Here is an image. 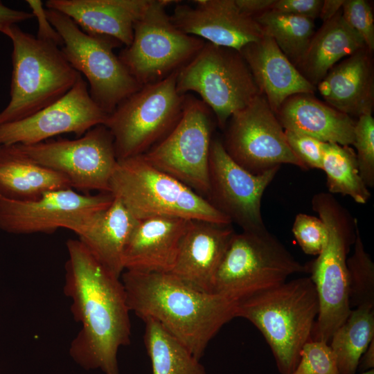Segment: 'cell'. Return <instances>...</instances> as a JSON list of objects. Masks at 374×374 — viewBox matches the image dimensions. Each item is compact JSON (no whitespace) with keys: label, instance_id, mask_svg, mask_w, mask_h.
<instances>
[{"label":"cell","instance_id":"19","mask_svg":"<svg viewBox=\"0 0 374 374\" xmlns=\"http://www.w3.org/2000/svg\"><path fill=\"white\" fill-rule=\"evenodd\" d=\"M235 233L231 224L191 220L170 273L197 290L213 293L215 274Z\"/></svg>","mask_w":374,"mask_h":374},{"label":"cell","instance_id":"6","mask_svg":"<svg viewBox=\"0 0 374 374\" xmlns=\"http://www.w3.org/2000/svg\"><path fill=\"white\" fill-rule=\"evenodd\" d=\"M267 228L235 233L215 276L213 293L235 303L308 273Z\"/></svg>","mask_w":374,"mask_h":374},{"label":"cell","instance_id":"16","mask_svg":"<svg viewBox=\"0 0 374 374\" xmlns=\"http://www.w3.org/2000/svg\"><path fill=\"white\" fill-rule=\"evenodd\" d=\"M280 168L253 175L230 157L221 140L213 137L208 157L207 199L242 231L264 229L266 226L261 213L262 195Z\"/></svg>","mask_w":374,"mask_h":374},{"label":"cell","instance_id":"31","mask_svg":"<svg viewBox=\"0 0 374 374\" xmlns=\"http://www.w3.org/2000/svg\"><path fill=\"white\" fill-rule=\"evenodd\" d=\"M265 35L271 37L287 59L299 63L314 33V19L269 10L253 17Z\"/></svg>","mask_w":374,"mask_h":374},{"label":"cell","instance_id":"2","mask_svg":"<svg viewBox=\"0 0 374 374\" xmlns=\"http://www.w3.org/2000/svg\"><path fill=\"white\" fill-rule=\"evenodd\" d=\"M130 311L150 318L198 359L224 325L235 318L236 303L197 290L170 272L125 270L121 276Z\"/></svg>","mask_w":374,"mask_h":374},{"label":"cell","instance_id":"44","mask_svg":"<svg viewBox=\"0 0 374 374\" xmlns=\"http://www.w3.org/2000/svg\"><path fill=\"white\" fill-rule=\"evenodd\" d=\"M360 374H374L373 368L362 372Z\"/></svg>","mask_w":374,"mask_h":374},{"label":"cell","instance_id":"42","mask_svg":"<svg viewBox=\"0 0 374 374\" xmlns=\"http://www.w3.org/2000/svg\"><path fill=\"white\" fill-rule=\"evenodd\" d=\"M345 0H324L320 10L319 16L323 22L332 18L339 12Z\"/></svg>","mask_w":374,"mask_h":374},{"label":"cell","instance_id":"35","mask_svg":"<svg viewBox=\"0 0 374 374\" xmlns=\"http://www.w3.org/2000/svg\"><path fill=\"white\" fill-rule=\"evenodd\" d=\"M292 231L305 253L312 256L320 254L327 241L328 233L319 217L299 213L295 217Z\"/></svg>","mask_w":374,"mask_h":374},{"label":"cell","instance_id":"15","mask_svg":"<svg viewBox=\"0 0 374 374\" xmlns=\"http://www.w3.org/2000/svg\"><path fill=\"white\" fill-rule=\"evenodd\" d=\"M113 200L110 193L81 194L72 188L49 191L31 201L12 200L0 195V229L30 234L52 233L64 228L75 233Z\"/></svg>","mask_w":374,"mask_h":374},{"label":"cell","instance_id":"4","mask_svg":"<svg viewBox=\"0 0 374 374\" xmlns=\"http://www.w3.org/2000/svg\"><path fill=\"white\" fill-rule=\"evenodd\" d=\"M10 99L0 112V125L33 115L63 97L81 75L67 62L57 44L11 27Z\"/></svg>","mask_w":374,"mask_h":374},{"label":"cell","instance_id":"32","mask_svg":"<svg viewBox=\"0 0 374 374\" xmlns=\"http://www.w3.org/2000/svg\"><path fill=\"white\" fill-rule=\"evenodd\" d=\"M357 224L353 252L347 258L350 308L374 304V264L366 251Z\"/></svg>","mask_w":374,"mask_h":374},{"label":"cell","instance_id":"39","mask_svg":"<svg viewBox=\"0 0 374 374\" xmlns=\"http://www.w3.org/2000/svg\"><path fill=\"white\" fill-rule=\"evenodd\" d=\"M26 3L32 9V13L38 21L39 29L37 37L40 39L51 41L58 46H62V41L56 30L52 26L46 15V10L42 3L38 0H28Z\"/></svg>","mask_w":374,"mask_h":374},{"label":"cell","instance_id":"20","mask_svg":"<svg viewBox=\"0 0 374 374\" xmlns=\"http://www.w3.org/2000/svg\"><path fill=\"white\" fill-rule=\"evenodd\" d=\"M191 220L153 217L139 220L125 249V270L170 272Z\"/></svg>","mask_w":374,"mask_h":374},{"label":"cell","instance_id":"26","mask_svg":"<svg viewBox=\"0 0 374 374\" xmlns=\"http://www.w3.org/2000/svg\"><path fill=\"white\" fill-rule=\"evenodd\" d=\"M66 188L71 186L64 176L33 161L17 144L0 145L1 196L31 201L47 192Z\"/></svg>","mask_w":374,"mask_h":374},{"label":"cell","instance_id":"1","mask_svg":"<svg viewBox=\"0 0 374 374\" xmlns=\"http://www.w3.org/2000/svg\"><path fill=\"white\" fill-rule=\"evenodd\" d=\"M64 292L72 301L71 312L81 329L69 354L85 369L100 368L119 374L118 349L130 344L131 323L121 278L110 273L80 240L66 241Z\"/></svg>","mask_w":374,"mask_h":374},{"label":"cell","instance_id":"11","mask_svg":"<svg viewBox=\"0 0 374 374\" xmlns=\"http://www.w3.org/2000/svg\"><path fill=\"white\" fill-rule=\"evenodd\" d=\"M177 2L150 0L134 24L131 44L118 55L141 86L161 80L179 71L206 42L183 33L172 23L166 8Z\"/></svg>","mask_w":374,"mask_h":374},{"label":"cell","instance_id":"7","mask_svg":"<svg viewBox=\"0 0 374 374\" xmlns=\"http://www.w3.org/2000/svg\"><path fill=\"white\" fill-rule=\"evenodd\" d=\"M177 73L143 85L109 114L105 125L113 136L118 160L145 154L176 125L186 96L177 89Z\"/></svg>","mask_w":374,"mask_h":374},{"label":"cell","instance_id":"10","mask_svg":"<svg viewBox=\"0 0 374 374\" xmlns=\"http://www.w3.org/2000/svg\"><path fill=\"white\" fill-rule=\"evenodd\" d=\"M46 15L60 35L61 50L69 64L87 78L93 101L110 114L142 86L130 74L114 48L121 44L114 38L84 32L69 17L46 8Z\"/></svg>","mask_w":374,"mask_h":374},{"label":"cell","instance_id":"36","mask_svg":"<svg viewBox=\"0 0 374 374\" xmlns=\"http://www.w3.org/2000/svg\"><path fill=\"white\" fill-rule=\"evenodd\" d=\"M345 21L362 38L366 48L374 50V18L370 5L364 0H345L341 8Z\"/></svg>","mask_w":374,"mask_h":374},{"label":"cell","instance_id":"13","mask_svg":"<svg viewBox=\"0 0 374 374\" xmlns=\"http://www.w3.org/2000/svg\"><path fill=\"white\" fill-rule=\"evenodd\" d=\"M17 145L35 162L64 176L71 188L109 193L118 159L113 136L105 125L95 126L75 139Z\"/></svg>","mask_w":374,"mask_h":374},{"label":"cell","instance_id":"8","mask_svg":"<svg viewBox=\"0 0 374 374\" xmlns=\"http://www.w3.org/2000/svg\"><path fill=\"white\" fill-rule=\"evenodd\" d=\"M177 89L182 95L197 93L222 130L234 113L261 94L239 51L206 42L178 71Z\"/></svg>","mask_w":374,"mask_h":374},{"label":"cell","instance_id":"40","mask_svg":"<svg viewBox=\"0 0 374 374\" xmlns=\"http://www.w3.org/2000/svg\"><path fill=\"white\" fill-rule=\"evenodd\" d=\"M33 17L32 12L10 8L0 1V33L6 36L12 26Z\"/></svg>","mask_w":374,"mask_h":374},{"label":"cell","instance_id":"14","mask_svg":"<svg viewBox=\"0 0 374 374\" xmlns=\"http://www.w3.org/2000/svg\"><path fill=\"white\" fill-rule=\"evenodd\" d=\"M223 146L230 157L253 175L282 164L308 168L290 149L274 112L263 95L234 113L225 128Z\"/></svg>","mask_w":374,"mask_h":374},{"label":"cell","instance_id":"38","mask_svg":"<svg viewBox=\"0 0 374 374\" xmlns=\"http://www.w3.org/2000/svg\"><path fill=\"white\" fill-rule=\"evenodd\" d=\"M323 0H275L271 10L314 19L319 16Z\"/></svg>","mask_w":374,"mask_h":374},{"label":"cell","instance_id":"41","mask_svg":"<svg viewBox=\"0 0 374 374\" xmlns=\"http://www.w3.org/2000/svg\"><path fill=\"white\" fill-rule=\"evenodd\" d=\"M275 0H235L239 10L244 14L255 17L271 8Z\"/></svg>","mask_w":374,"mask_h":374},{"label":"cell","instance_id":"30","mask_svg":"<svg viewBox=\"0 0 374 374\" xmlns=\"http://www.w3.org/2000/svg\"><path fill=\"white\" fill-rule=\"evenodd\" d=\"M322 170L330 194L349 196L356 203L365 204L371 194L359 175L356 154L350 145L325 143Z\"/></svg>","mask_w":374,"mask_h":374},{"label":"cell","instance_id":"21","mask_svg":"<svg viewBox=\"0 0 374 374\" xmlns=\"http://www.w3.org/2000/svg\"><path fill=\"white\" fill-rule=\"evenodd\" d=\"M240 52L274 114L290 96L316 91V87L301 75L271 37L264 35L244 46Z\"/></svg>","mask_w":374,"mask_h":374},{"label":"cell","instance_id":"29","mask_svg":"<svg viewBox=\"0 0 374 374\" xmlns=\"http://www.w3.org/2000/svg\"><path fill=\"white\" fill-rule=\"evenodd\" d=\"M143 321L144 344L152 374H206L199 359L159 323L150 318Z\"/></svg>","mask_w":374,"mask_h":374},{"label":"cell","instance_id":"18","mask_svg":"<svg viewBox=\"0 0 374 374\" xmlns=\"http://www.w3.org/2000/svg\"><path fill=\"white\" fill-rule=\"evenodd\" d=\"M193 2V6L177 3L170 15L172 23L186 34L239 51L265 35L254 19L239 10L235 0Z\"/></svg>","mask_w":374,"mask_h":374},{"label":"cell","instance_id":"9","mask_svg":"<svg viewBox=\"0 0 374 374\" xmlns=\"http://www.w3.org/2000/svg\"><path fill=\"white\" fill-rule=\"evenodd\" d=\"M319 217L326 227L328 238L320 254L308 264L319 305L312 339L328 344L352 310L346 260L355 240L357 220L339 206L323 208Z\"/></svg>","mask_w":374,"mask_h":374},{"label":"cell","instance_id":"33","mask_svg":"<svg viewBox=\"0 0 374 374\" xmlns=\"http://www.w3.org/2000/svg\"><path fill=\"white\" fill-rule=\"evenodd\" d=\"M359 175L368 188L374 187V118L362 115L355 122L354 141Z\"/></svg>","mask_w":374,"mask_h":374},{"label":"cell","instance_id":"28","mask_svg":"<svg viewBox=\"0 0 374 374\" xmlns=\"http://www.w3.org/2000/svg\"><path fill=\"white\" fill-rule=\"evenodd\" d=\"M373 339L374 304H363L351 310L329 341L339 374H355L362 355Z\"/></svg>","mask_w":374,"mask_h":374},{"label":"cell","instance_id":"17","mask_svg":"<svg viewBox=\"0 0 374 374\" xmlns=\"http://www.w3.org/2000/svg\"><path fill=\"white\" fill-rule=\"evenodd\" d=\"M108 116L91 98L81 75L55 103L26 118L0 125V145H32L66 133L78 138L93 127L105 125Z\"/></svg>","mask_w":374,"mask_h":374},{"label":"cell","instance_id":"24","mask_svg":"<svg viewBox=\"0 0 374 374\" xmlns=\"http://www.w3.org/2000/svg\"><path fill=\"white\" fill-rule=\"evenodd\" d=\"M275 115L284 130L303 134L323 143L353 144L356 121L321 102L314 94L290 96Z\"/></svg>","mask_w":374,"mask_h":374},{"label":"cell","instance_id":"34","mask_svg":"<svg viewBox=\"0 0 374 374\" xmlns=\"http://www.w3.org/2000/svg\"><path fill=\"white\" fill-rule=\"evenodd\" d=\"M290 374H339L329 344L310 339L302 348L299 362Z\"/></svg>","mask_w":374,"mask_h":374},{"label":"cell","instance_id":"23","mask_svg":"<svg viewBox=\"0 0 374 374\" xmlns=\"http://www.w3.org/2000/svg\"><path fill=\"white\" fill-rule=\"evenodd\" d=\"M371 54L364 47L330 69L317 85L328 105L350 117L372 114L374 73Z\"/></svg>","mask_w":374,"mask_h":374},{"label":"cell","instance_id":"37","mask_svg":"<svg viewBox=\"0 0 374 374\" xmlns=\"http://www.w3.org/2000/svg\"><path fill=\"white\" fill-rule=\"evenodd\" d=\"M286 141L295 156L308 169H322L323 142L308 135L284 130Z\"/></svg>","mask_w":374,"mask_h":374},{"label":"cell","instance_id":"3","mask_svg":"<svg viewBox=\"0 0 374 374\" xmlns=\"http://www.w3.org/2000/svg\"><path fill=\"white\" fill-rule=\"evenodd\" d=\"M319 299L310 276L286 281L236 303L235 317L262 334L280 374L296 367L304 344L312 339Z\"/></svg>","mask_w":374,"mask_h":374},{"label":"cell","instance_id":"43","mask_svg":"<svg viewBox=\"0 0 374 374\" xmlns=\"http://www.w3.org/2000/svg\"><path fill=\"white\" fill-rule=\"evenodd\" d=\"M361 366L362 369L364 370V371H366L368 369L370 370V369L373 368V366H374V339L370 343L366 351L362 355L359 360V366Z\"/></svg>","mask_w":374,"mask_h":374},{"label":"cell","instance_id":"27","mask_svg":"<svg viewBox=\"0 0 374 374\" xmlns=\"http://www.w3.org/2000/svg\"><path fill=\"white\" fill-rule=\"evenodd\" d=\"M364 47L362 38L345 21L341 10L314 32L296 67L316 87L338 61Z\"/></svg>","mask_w":374,"mask_h":374},{"label":"cell","instance_id":"5","mask_svg":"<svg viewBox=\"0 0 374 374\" xmlns=\"http://www.w3.org/2000/svg\"><path fill=\"white\" fill-rule=\"evenodd\" d=\"M109 193L139 220L165 216L232 224L207 199L150 165L142 155L118 160Z\"/></svg>","mask_w":374,"mask_h":374},{"label":"cell","instance_id":"12","mask_svg":"<svg viewBox=\"0 0 374 374\" xmlns=\"http://www.w3.org/2000/svg\"><path fill=\"white\" fill-rule=\"evenodd\" d=\"M215 122L205 103L186 93L182 114L176 125L142 157L207 199L209 150Z\"/></svg>","mask_w":374,"mask_h":374},{"label":"cell","instance_id":"22","mask_svg":"<svg viewBox=\"0 0 374 374\" xmlns=\"http://www.w3.org/2000/svg\"><path fill=\"white\" fill-rule=\"evenodd\" d=\"M150 0H48L46 8L71 18L84 32L129 46L134 26Z\"/></svg>","mask_w":374,"mask_h":374},{"label":"cell","instance_id":"25","mask_svg":"<svg viewBox=\"0 0 374 374\" xmlns=\"http://www.w3.org/2000/svg\"><path fill=\"white\" fill-rule=\"evenodd\" d=\"M139 222L114 197L108 206L94 213L75 233L103 267L121 278L125 249Z\"/></svg>","mask_w":374,"mask_h":374}]
</instances>
